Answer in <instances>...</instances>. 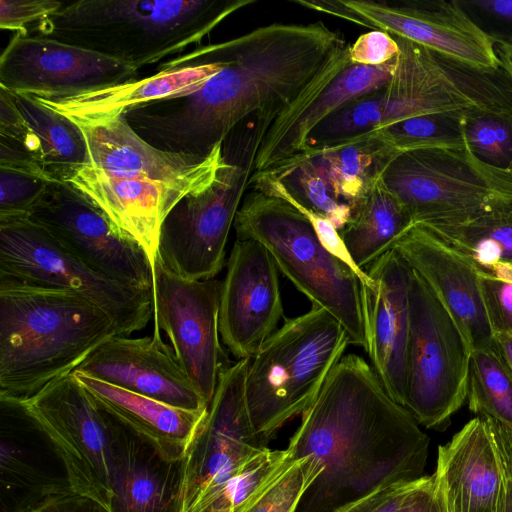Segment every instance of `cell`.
I'll list each match as a JSON object with an SVG mask.
<instances>
[{
    "instance_id": "obj_48",
    "label": "cell",
    "mask_w": 512,
    "mask_h": 512,
    "mask_svg": "<svg viewBox=\"0 0 512 512\" xmlns=\"http://www.w3.org/2000/svg\"><path fill=\"white\" fill-rule=\"evenodd\" d=\"M495 51L501 64L512 76V43L495 44Z\"/></svg>"
},
{
    "instance_id": "obj_21",
    "label": "cell",
    "mask_w": 512,
    "mask_h": 512,
    "mask_svg": "<svg viewBox=\"0 0 512 512\" xmlns=\"http://www.w3.org/2000/svg\"><path fill=\"white\" fill-rule=\"evenodd\" d=\"M363 284L367 354L388 395L405 406L410 329L409 290L412 270L390 249L367 269Z\"/></svg>"
},
{
    "instance_id": "obj_47",
    "label": "cell",
    "mask_w": 512,
    "mask_h": 512,
    "mask_svg": "<svg viewBox=\"0 0 512 512\" xmlns=\"http://www.w3.org/2000/svg\"><path fill=\"white\" fill-rule=\"evenodd\" d=\"M493 345L512 372V332H496Z\"/></svg>"
},
{
    "instance_id": "obj_40",
    "label": "cell",
    "mask_w": 512,
    "mask_h": 512,
    "mask_svg": "<svg viewBox=\"0 0 512 512\" xmlns=\"http://www.w3.org/2000/svg\"><path fill=\"white\" fill-rule=\"evenodd\" d=\"M400 49L394 36L372 30L359 36L349 45V59L352 64L382 66L397 59Z\"/></svg>"
},
{
    "instance_id": "obj_24",
    "label": "cell",
    "mask_w": 512,
    "mask_h": 512,
    "mask_svg": "<svg viewBox=\"0 0 512 512\" xmlns=\"http://www.w3.org/2000/svg\"><path fill=\"white\" fill-rule=\"evenodd\" d=\"M62 182L96 206L119 232L138 242L152 265L164 219L190 194L159 181L113 177L90 164L74 169Z\"/></svg>"
},
{
    "instance_id": "obj_7",
    "label": "cell",
    "mask_w": 512,
    "mask_h": 512,
    "mask_svg": "<svg viewBox=\"0 0 512 512\" xmlns=\"http://www.w3.org/2000/svg\"><path fill=\"white\" fill-rule=\"evenodd\" d=\"M379 178L413 224L456 225L512 211V172L482 163L467 147L396 152Z\"/></svg>"
},
{
    "instance_id": "obj_31",
    "label": "cell",
    "mask_w": 512,
    "mask_h": 512,
    "mask_svg": "<svg viewBox=\"0 0 512 512\" xmlns=\"http://www.w3.org/2000/svg\"><path fill=\"white\" fill-rule=\"evenodd\" d=\"M115 443L113 512H172L165 483L122 432Z\"/></svg>"
},
{
    "instance_id": "obj_29",
    "label": "cell",
    "mask_w": 512,
    "mask_h": 512,
    "mask_svg": "<svg viewBox=\"0 0 512 512\" xmlns=\"http://www.w3.org/2000/svg\"><path fill=\"white\" fill-rule=\"evenodd\" d=\"M10 93L34 139L40 166L50 180L62 181L74 169L89 164L84 134L74 121L31 96Z\"/></svg>"
},
{
    "instance_id": "obj_2",
    "label": "cell",
    "mask_w": 512,
    "mask_h": 512,
    "mask_svg": "<svg viewBox=\"0 0 512 512\" xmlns=\"http://www.w3.org/2000/svg\"><path fill=\"white\" fill-rule=\"evenodd\" d=\"M429 443L372 366L344 355L289 439L295 460L310 455L322 467L295 512H343L383 488L422 478Z\"/></svg>"
},
{
    "instance_id": "obj_51",
    "label": "cell",
    "mask_w": 512,
    "mask_h": 512,
    "mask_svg": "<svg viewBox=\"0 0 512 512\" xmlns=\"http://www.w3.org/2000/svg\"><path fill=\"white\" fill-rule=\"evenodd\" d=\"M511 172H512V170H511Z\"/></svg>"
},
{
    "instance_id": "obj_3",
    "label": "cell",
    "mask_w": 512,
    "mask_h": 512,
    "mask_svg": "<svg viewBox=\"0 0 512 512\" xmlns=\"http://www.w3.org/2000/svg\"><path fill=\"white\" fill-rule=\"evenodd\" d=\"M120 335L112 318L78 295L51 289L0 290V397L26 399L72 374Z\"/></svg>"
},
{
    "instance_id": "obj_18",
    "label": "cell",
    "mask_w": 512,
    "mask_h": 512,
    "mask_svg": "<svg viewBox=\"0 0 512 512\" xmlns=\"http://www.w3.org/2000/svg\"><path fill=\"white\" fill-rule=\"evenodd\" d=\"M278 268L253 239H237L221 282L219 331L237 360L251 358L278 329L284 308Z\"/></svg>"
},
{
    "instance_id": "obj_4",
    "label": "cell",
    "mask_w": 512,
    "mask_h": 512,
    "mask_svg": "<svg viewBox=\"0 0 512 512\" xmlns=\"http://www.w3.org/2000/svg\"><path fill=\"white\" fill-rule=\"evenodd\" d=\"M251 0H78L27 35L58 40L139 70L199 43Z\"/></svg>"
},
{
    "instance_id": "obj_36",
    "label": "cell",
    "mask_w": 512,
    "mask_h": 512,
    "mask_svg": "<svg viewBox=\"0 0 512 512\" xmlns=\"http://www.w3.org/2000/svg\"><path fill=\"white\" fill-rule=\"evenodd\" d=\"M322 471L317 459H296L245 512H295L306 489Z\"/></svg>"
},
{
    "instance_id": "obj_33",
    "label": "cell",
    "mask_w": 512,
    "mask_h": 512,
    "mask_svg": "<svg viewBox=\"0 0 512 512\" xmlns=\"http://www.w3.org/2000/svg\"><path fill=\"white\" fill-rule=\"evenodd\" d=\"M464 110L419 115L370 133L396 152L464 148Z\"/></svg>"
},
{
    "instance_id": "obj_32",
    "label": "cell",
    "mask_w": 512,
    "mask_h": 512,
    "mask_svg": "<svg viewBox=\"0 0 512 512\" xmlns=\"http://www.w3.org/2000/svg\"><path fill=\"white\" fill-rule=\"evenodd\" d=\"M467 398L473 413L512 435V372L494 345L471 352Z\"/></svg>"
},
{
    "instance_id": "obj_39",
    "label": "cell",
    "mask_w": 512,
    "mask_h": 512,
    "mask_svg": "<svg viewBox=\"0 0 512 512\" xmlns=\"http://www.w3.org/2000/svg\"><path fill=\"white\" fill-rule=\"evenodd\" d=\"M62 5L63 2L56 0H0V27L27 35Z\"/></svg>"
},
{
    "instance_id": "obj_30",
    "label": "cell",
    "mask_w": 512,
    "mask_h": 512,
    "mask_svg": "<svg viewBox=\"0 0 512 512\" xmlns=\"http://www.w3.org/2000/svg\"><path fill=\"white\" fill-rule=\"evenodd\" d=\"M423 226L467 255L483 274L512 268V211L493 213L456 225Z\"/></svg>"
},
{
    "instance_id": "obj_37",
    "label": "cell",
    "mask_w": 512,
    "mask_h": 512,
    "mask_svg": "<svg viewBox=\"0 0 512 512\" xmlns=\"http://www.w3.org/2000/svg\"><path fill=\"white\" fill-rule=\"evenodd\" d=\"M50 182L40 174L0 167V217L27 215Z\"/></svg>"
},
{
    "instance_id": "obj_12",
    "label": "cell",
    "mask_w": 512,
    "mask_h": 512,
    "mask_svg": "<svg viewBox=\"0 0 512 512\" xmlns=\"http://www.w3.org/2000/svg\"><path fill=\"white\" fill-rule=\"evenodd\" d=\"M221 282L186 280L156 258L153 265L154 330L164 331L187 378L210 405L227 357L220 344Z\"/></svg>"
},
{
    "instance_id": "obj_43",
    "label": "cell",
    "mask_w": 512,
    "mask_h": 512,
    "mask_svg": "<svg viewBox=\"0 0 512 512\" xmlns=\"http://www.w3.org/2000/svg\"><path fill=\"white\" fill-rule=\"evenodd\" d=\"M19 512H104L90 500L71 491L53 490Z\"/></svg>"
},
{
    "instance_id": "obj_1",
    "label": "cell",
    "mask_w": 512,
    "mask_h": 512,
    "mask_svg": "<svg viewBox=\"0 0 512 512\" xmlns=\"http://www.w3.org/2000/svg\"><path fill=\"white\" fill-rule=\"evenodd\" d=\"M346 46L342 34L321 21L261 26L216 44L224 67L197 91L132 108L124 117L159 149L207 157L254 114L256 153L270 124Z\"/></svg>"
},
{
    "instance_id": "obj_25",
    "label": "cell",
    "mask_w": 512,
    "mask_h": 512,
    "mask_svg": "<svg viewBox=\"0 0 512 512\" xmlns=\"http://www.w3.org/2000/svg\"><path fill=\"white\" fill-rule=\"evenodd\" d=\"M216 44L197 48L163 63L149 77L66 98H35L71 120H90L120 115L158 100L197 91L224 67Z\"/></svg>"
},
{
    "instance_id": "obj_14",
    "label": "cell",
    "mask_w": 512,
    "mask_h": 512,
    "mask_svg": "<svg viewBox=\"0 0 512 512\" xmlns=\"http://www.w3.org/2000/svg\"><path fill=\"white\" fill-rule=\"evenodd\" d=\"M26 216L93 271L152 291L153 265L146 251L67 183L51 181Z\"/></svg>"
},
{
    "instance_id": "obj_20",
    "label": "cell",
    "mask_w": 512,
    "mask_h": 512,
    "mask_svg": "<svg viewBox=\"0 0 512 512\" xmlns=\"http://www.w3.org/2000/svg\"><path fill=\"white\" fill-rule=\"evenodd\" d=\"M342 1L370 29L385 31L471 65H500L495 44L473 24L456 0Z\"/></svg>"
},
{
    "instance_id": "obj_13",
    "label": "cell",
    "mask_w": 512,
    "mask_h": 512,
    "mask_svg": "<svg viewBox=\"0 0 512 512\" xmlns=\"http://www.w3.org/2000/svg\"><path fill=\"white\" fill-rule=\"evenodd\" d=\"M251 170V163L230 162L210 186L173 207L162 223L156 257L167 269L186 280L213 279L221 271Z\"/></svg>"
},
{
    "instance_id": "obj_50",
    "label": "cell",
    "mask_w": 512,
    "mask_h": 512,
    "mask_svg": "<svg viewBox=\"0 0 512 512\" xmlns=\"http://www.w3.org/2000/svg\"><path fill=\"white\" fill-rule=\"evenodd\" d=\"M179 512H184L182 504L180 503V501H179Z\"/></svg>"
},
{
    "instance_id": "obj_46",
    "label": "cell",
    "mask_w": 512,
    "mask_h": 512,
    "mask_svg": "<svg viewBox=\"0 0 512 512\" xmlns=\"http://www.w3.org/2000/svg\"><path fill=\"white\" fill-rule=\"evenodd\" d=\"M510 444V443H509ZM494 512H512V453L507 462L505 480L498 506Z\"/></svg>"
},
{
    "instance_id": "obj_15",
    "label": "cell",
    "mask_w": 512,
    "mask_h": 512,
    "mask_svg": "<svg viewBox=\"0 0 512 512\" xmlns=\"http://www.w3.org/2000/svg\"><path fill=\"white\" fill-rule=\"evenodd\" d=\"M138 69L58 40L15 33L0 57V87L66 98L138 79Z\"/></svg>"
},
{
    "instance_id": "obj_9",
    "label": "cell",
    "mask_w": 512,
    "mask_h": 512,
    "mask_svg": "<svg viewBox=\"0 0 512 512\" xmlns=\"http://www.w3.org/2000/svg\"><path fill=\"white\" fill-rule=\"evenodd\" d=\"M16 400L52 445L69 490L113 512L115 443L124 426L99 407L72 374Z\"/></svg>"
},
{
    "instance_id": "obj_5",
    "label": "cell",
    "mask_w": 512,
    "mask_h": 512,
    "mask_svg": "<svg viewBox=\"0 0 512 512\" xmlns=\"http://www.w3.org/2000/svg\"><path fill=\"white\" fill-rule=\"evenodd\" d=\"M233 227L237 239H253L278 270L312 303L333 315L350 344L367 351L363 284L372 279L331 254L310 221L287 201L253 189L240 205Z\"/></svg>"
},
{
    "instance_id": "obj_23",
    "label": "cell",
    "mask_w": 512,
    "mask_h": 512,
    "mask_svg": "<svg viewBox=\"0 0 512 512\" xmlns=\"http://www.w3.org/2000/svg\"><path fill=\"white\" fill-rule=\"evenodd\" d=\"M75 371L175 407H209L187 378L172 347L156 330L139 338L112 337Z\"/></svg>"
},
{
    "instance_id": "obj_8",
    "label": "cell",
    "mask_w": 512,
    "mask_h": 512,
    "mask_svg": "<svg viewBox=\"0 0 512 512\" xmlns=\"http://www.w3.org/2000/svg\"><path fill=\"white\" fill-rule=\"evenodd\" d=\"M51 289L83 297L103 309L120 335L146 327L152 291L93 271L26 215L0 217V290Z\"/></svg>"
},
{
    "instance_id": "obj_19",
    "label": "cell",
    "mask_w": 512,
    "mask_h": 512,
    "mask_svg": "<svg viewBox=\"0 0 512 512\" xmlns=\"http://www.w3.org/2000/svg\"><path fill=\"white\" fill-rule=\"evenodd\" d=\"M392 249L431 287L471 351L493 345L495 331L485 301L482 275L467 255L420 224H413Z\"/></svg>"
},
{
    "instance_id": "obj_28",
    "label": "cell",
    "mask_w": 512,
    "mask_h": 512,
    "mask_svg": "<svg viewBox=\"0 0 512 512\" xmlns=\"http://www.w3.org/2000/svg\"><path fill=\"white\" fill-rule=\"evenodd\" d=\"M412 225L406 208L378 178L339 233L355 266L366 272Z\"/></svg>"
},
{
    "instance_id": "obj_6",
    "label": "cell",
    "mask_w": 512,
    "mask_h": 512,
    "mask_svg": "<svg viewBox=\"0 0 512 512\" xmlns=\"http://www.w3.org/2000/svg\"><path fill=\"white\" fill-rule=\"evenodd\" d=\"M350 344L341 323L328 311L311 309L288 318L250 358L246 401L264 446L311 405Z\"/></svg>"
},
{
    "instance_id": "obj_35",
    "label": "cell",
    "mask_w": 512,
    "mask_h": 512,
    "mask_svg": "<svg viewBox=\"0 0 512 512\" xmlns=\"http://www.w3.org/2000/svg\"><path fill=\"white\" fill-rule=\"evenodd\" d=\"M467 149L482 163L512 170V114L480 109L464 110Z\"/></svg>"
},
{
    "instance_id": "obj_41",
    "label": "cell",
    "mask_w": 512,
    "mask_h": 512,
    "mask_svg": "<svg viewBox=\"0 0 512 512\" xmlns=\"http://www.w3.org/2000/svg\"><path fill=\"white\" fill-rule=\"evenodd\" d=\"M482 285L493 328L496 332H512V278L483 274Z\"/></svg>"
},
{
    "instance_id": "obj_17",
    "label": "cell",
    "mask_w": 512,
    "mask_h": 512,
    "mask_svg": "<svg viewBox=\"0 0 512 512\" xmlns=\"http://www.w3.org/2000/svg\"><path fill=\"white\" fill-rule=\"evenodd\" d=\"M72 121L84 134L89 164L113 177L159 181L198 193L230 164L223 147L207 157L159 149L139 136L123 114Z\"/></svg>"
},
{
    "instance_id": "obj_27",
    "label": "cell",
    "mask_w": 512,
    "mask_h": 512,
    "mask_svg": "<svg viewBox=\"0 0 512 512\" xmlns=\"http://www.w3.org/2000/svg\"><path fill=\"white\" fill-rule=\"evenodd\" d=\"M395 153L368 132L333 146L308 149L291 158L310 164L353 209L369 193L381 169Z\"/></svg>"
},
{
    "instance_id": "obj_11",
    "label": "cell",
    "mask_w": 512,
    "mask_h": 512,
    "mask_svg": "<svg viewBox=\"0 0 512 512\" xmlns=\"http://www.w3.org/2000/svg\"><path fill=\"white\" fill-rule=\"evenodd\" d=\"M250 358L237 360L219 376L208 414L182 473L178 497L184 512H202L220 488L268 447L248 412L246 375Z\"/></svg>"
},
{
    "instance_id": "obj_22",
    "label": "cell",
    "mask_w": 512,
    "mask_h": 512,
    "mask_svg": "<svg viewBox=\"0 0 512 512\" xmlns=\"http://www.w3.org/2000/svg\"><path fill=\"white\" fill-rule=\"evenodd\" d=\"M509 455L508 436L480 416L439 446L433 476L447 512H494Z\"/></svg>"
},
{
    "instance_id": "obj_10",
    "label": "cell",
    "mask_w": 512,
    "mask_h": 512,
    "mask_svg": "<svg viewBox=\"0 0 512 512\" xmlns=\"http://www.w3.org/2000/svg\"><path fill=\"white\" fill-rule=\"evenodd\" d=\"M411 270L404 407L418 424L443 431L467 398L472 351L431 287Z\"/></svg>"
},
{
    "instance_id": "obj_44",
    "label": "cell",
    "mask_w": 512,
    "mask_h": 512,
    "mask_svg": "<svg viewBox=\"0 0 512 512\" xmlns=\"http://www.w3.org/2000/svg\"><path fill=\"white\" fill-rule=\"evenodd\" d=\"M401 512H447L434 476H424L410 493Z\"/></svg>"
},
{
    "instance_id": "obj_49",
    "label": "cell",
    "mask_w": 512,
    "mask_h": 512,
    "mask_svg": "<svg viewBox=\"0 0 512 512\" xmlns=\"http://www.w3.org/2000/svg\"><path fill=\"white\" fill-rule=\"evenodd\" d=\"M508 438H509L510 449H511V453H512V435H508Z\"/></svg>"
},
{
    "instance_id": "obj_16",
    "label": "cell",
    "mask_w": 512,
    "mask_h": 512,
    "mask_svg": "<svg viewBox=\"0 0 512 512\" xmlns=\"http://www.w3.org/2000/svg\"><path fill=\"white\" fill-rule=\"evenodd\" d=\"M396 65L397 59L382 66L352 64L349 45L332 56L270 124L255 153L253 173L269 170L302 153L315 127L349 102L383 87Z\"/></svg>"
},
{
    "instance_id": "obj_34",
    "label": "cell",
    "mask_w": 512,
    "mask_h": 512,
    "mask_svg": "<svg viewBox=\"0 0 512 512\" xmlns=\"http://www.w3.org/2000/svg\"><path fill=\"white\" fill-rule=\"evenodd\" d=\"M294 461L289 448L265 449L230 478L202 512H245Z\"/></svg>"
},
{
    "instance_id": "obj_45",
    "label": "cell",
    "mask_w": 512,
    "mask_h": 512,
    "mask_svg": "<svg viewBox=\"0 0 512 512\" xmlns=\"http://www.w3.org/2000/svg\"><path fill=\"white\" fill-rule=\"evenodd\" d=\"M292 2L308 9L324 12L369 28L367 22L356 12L345 6L342 0H293Z\"/></svg>"
},
{
    "instance_id": "obj_38",
    "label": "cell",
    "mask_w": 512,
    "mask_h": 512,
    "mask_svg": "<svg viewBox=\"0 0 512 512\" xmlns=\"http://www.w3.org/2000/svg\"><path fill=\"white\" fill-rule=\"evenodd\" d=\"M473 24L494 44L512 43V0H456Z\"/></svg>"
},
{
    "instance_id": "obj_26",
    "label": "cell",
    "mask_w": 512,
    "mask_h": 512,
    "mask_svg": "<svg viewBox=\"0 0 512 512\" xmlns=\"http://www.w3.org/2000/svg\"><path fill=\"white\" fill-rule=\"evenodd\" d=\"M72 375L99 407L148 444L160 459L175 463L191 455L209 407L200 410L179 408L79 371Z\"/></svg>"
},
{
    "instance_id": "obj_42",
    "label": "cell",
    "mask_w": 512,
    "mask_h": 512,
    "mask_svg": "<svg viewBox=\"0 0 512 512\" xmlns=\"http://www.w3.org/2000/svg\"><path fill=\"white\" fill-rule=\"evenodd\" d=\"M422 478L383 488L343 512H401L408 496L420 484Z\"/></svg>"
}]
</instances>
